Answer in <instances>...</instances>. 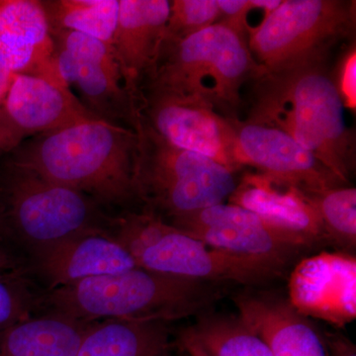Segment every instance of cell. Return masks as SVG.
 I'll list each match as a JSON object with an SVG mask.
<instances>
[{
  "instance_id": "17",
  "label": "cell",
  "mask_w": 356,
  "mask_h": 356,
  "mask_svg": "<svg viewBox=\"0 0 356 356\" xmlns=\"http://www.w3.org/2000/svg\"><path fill=\"white\" fill-rule=\"evenodd\" d=\"M233 301L236 317L266 341L273 356H327L323 334L285 297L245 290Z\"/></svg>"
},
{
  "instance_id": "12",
  "label": "cell",
  "mask_w": 356,
  "mask_h": 356,
  "mask_svg": "<svg viewBox=\"0 0 356 356\" xmlns=\"http://www.w3.org/2000/svg\"><path fill=\"white\" fill-rule=\"evenodd\" d=\"M96 118L69 86L43 77L13 74L0 110V153H11L27 138Z\"/></svg>"
},
{
  "instance_id": "27",
  "label": "cell",
  "mask_w": 356,
  "mask_h": 356,
  "mask_svg": "<svg viewBox=\"0 0 356 356\" xmlns=\"http://www.w3.org/2000/svg\"><path fill=\"white\" fill-rule=\"evenodd\" d=\"M337 88L341 92L344 105L355 108V50L353 48L343 60L341 77L336 79Z\"/></svg>"
},
{
  "instance_id": "14",
  "label": "cell",
  "mask_w": 356,
  "mask_h": 356,
  "mask_svg": "<svg viewBox=\"0 0 356 356\" xmlns=\"http://www.w3.org/2000/svg\"><path fill=\"white\" fill-rule=\"evenodd\" d=\"M287 300L302 316L341 329L356 318V259L321 252L300 259L290 273Z\"/></svg>"
},
{
  "instance_id": "10",
  "label": "cell",
  "mask_w": 356,
  "mask_h": 356,
  "mask_svg": "<svg viewBox=\"0 0 356 356\" xmlns=\"http://www.w3.org/2000/svg\"><path fill=\"white\" fill-rule=\"evenodd\" d=\"M170 225L211 248L285 268L300 254L317 247L305 236L277 228L252 211L232 203L196 211Z\"/></svg>"
},
{
  "instance_id": "18",
  "label": "cell",
  "mask_w": 356,
  "mask_h": 356,
  "mask_svg": "<svg viewBox=\"0 0 356 356\" xmlns=\"http://www.w3.org/2000/svg\"><path fill=\"white\" fill-rule=\"evenodd\" d=\"M168 0H119L112 48L129 92L139 105V90L158 57L170 16Z\"/></svg>"
},
{
  "instance_id": "31",
  "label": "cell",
  "mask_w": 356,
  "mask_h": 356,
  "mask_svg": "<svg viewBox=\"0 0 356 356\" xmlns=\"http://www.w3.org/2000/svg\"><path fill=\"white\" fill-rule=\"evenodd\" d=\"M175 348L180 350L182 356H205L197 346L191 341H186L184 337L177 336L175 339Z\"/></svg>"
},
{
  "instance_id": "19",
  "label": "cell",
  "mask_w": 356,
  "mask_h": 356,
  "mask_svg": "<svg viewBox=\"0 0 356 356\" xmlns=\"http://www.w3.org/2000/svg\"><path fill=\"white\" fill-rule=\"evenodd\" d=\"M229 201L277 228L305 236L316 245L329 243L322 222L305 194L261 172L245 175Z\"/></svg>"
},
{
  "instance_id": "30",
  "label": "cell",
  "mask_w": 356,
  "mask_h": 356,
  "mask_svg": "<svg viewBox=\"0 0 356 356\" xmlns=\"http://www.w3.org/2000/svg\"><path fill=\"white\" fill-rule=\"evenodd\" d=\"M13 76V74L10 70L6 69L3 65L0 64V110L3 106Z\"/></svg>"
},
{
  "instance_id": "13",
  "label": "cell",
  "mask_w": 356,
  "mask_h": 356,
  "mask_svg": "<svg viewBox=\"0 0 356 356\" xmlns=\"http://www.w3.org/2000/svg\"><path fill=\"white\" fill-rule=\"evenodd\" d=\"M109 229L79 234L28 254L25 261L30 278L42 290L50 291L138 267Z\"/></svg>"
},
{
  "instance_id": "29",
  "label": "cell",
  "mask_w": 356,
  "mask_h": 356,
  "mask_svg": "<svg viewBox=\"0 0 356 356\" xmlns=\"http://www.w3.org/2000/svg\"><path fill=\"white\" fill-rule=\"evenodd\" d=\"M327 356H356L355 343L339 332H325L323 334Z\"/></svg>"
},
{
  "instance_id": "1",
  "label": "cell",
  "mask_w": 356,
  "mask_h": 356,
  "mask_svg": "<svg viewBox=\"0 0 356 356\" xmlns=\"http://www.w3.org/2000/svg\"><path fill=\"white\" fill-rule=\"evenodd\" d=\"M245 121L286 134L346 184L355 172V133L329 63L280 72L250 81Z\"/></svg>"
},
{
  "instance_id": "25",
  "label": "cell",
  "mask_w": 356,
  "mask_h": 356,
  "mask_svg": "<svg viewBox=\"0 0 356 356\" xmlns=\"http://www.w3.org/2000/svg\"><path fill=\"white\" fill-rule=\"evenodd\" d=\"M166 24V40H181L221 20L217 0H172Z\"/></svg>"
},
{
  "instance_id": "23",
  "label": "cell",
  "mask_w": 356,
  "mask_h": 356,
  "mask_svg": "<svg viewBox=\"0 0 356 356\" xmlns=\"http://www.w3.org/2000/svg\"><path fill=\"white\" fill-rule=\"evenodd\" d=\"M51 33L88 35L112 47L119 14V0H43Z\"/></svg>"
},
{
  "instance_id": "20",
  "label": "cell",
  "mask_w": 356,
  "mask_h": 356,
  "mask_svg": "<svg viewBox=\"0 0 356 356\" xmlns=\"http://www.w3.org/2000/svg\"><path fill=\"white\" fill-rule=\"evenodd\" d=\"M170 323L104 320L93 323L76 356H172Z\"/></svg>"
},
{
  "instance_id": "9",
  "label": "cell",
  "mask_w": 356,
  "mask_h": 356,
  "mask_svg": "<svg viewBox=\"0 0 356 356\" xmlns=\"http://www.w3.org/2000/svg\"><path fill=\"white\" fill-rule=\"evenodd\" d=\"M58 74L79 90L81 103L97 118L133 129L139 117L138 103L129 92L112 47L72 31L51 33Z\"/></svg>"
},
{
  "instance_id": "26",
  "label": "cell",
  "mask_w": 356,
  "mask_h": 356,
  "mask_svg": "<svg viewBox=\"0 0 356 356\" xmlns=\"http://www.w3.org/2000/svg\"><path fill=\"white\" fill-rule=\"evenodd\" d=\"M42 289L29 277H0V332L37 316Z\"/></svg>"
},
{
  "instance_id": "11",
  "label": "cell",
  "mask_w": 356,
  "mask_h": 356,
  "mask_svg": "<svg viewBox=\"0 0 356 356\" xmlns=\"http://www.w3.org/2000/svg\"><path fill=\"white\" fill-rule=\"evenodd\" d=\"M139 109L147 123L173 146L206 156L236 173L245 168L234 120L197 98L144 92Z\"/></svg>"
},
{
  "instance_id": "22",
  "label": "cell",
  "mask_w": 356,
  "mask_h": 356,
  "mask_svg": "<svg viewBox=\"0 0 356 356\" xmlns=\"http://www.w3.org/2000/svg\"><path fill=\"white\" fill-rule=\"evenodd\" d=\"M178 336L205 356H273L270 348L238 317L207 312Z\"/></svg>"
},
{
  "instance_id": "32",
  "label": "cell",
  "mask_w": 356,
  "mask_h": 356,
  "mask_svg": "<svg viewBox=\"0 0 356 356\" xmlns=\"http://www.w3.org/2000/svg\"><path fill=\"white\" fill-rule=\"evenodd\" d=\"M0 245H3V247L11 248L14 252H16L14 250L11 243H9L8 238H7L6 229H4L3 222H2L1 216H0Z\"/></svg>"
},
{
  "instance_id": "7",
  "label": "cell",
  "mask_w": 356,
  "mask_h": 356,
  "mask_svg": "<svg viewBox=\"0 0 356 356\" xmlns=\"http://www.w3.org/2000/svg\"><path fill=\"white\" fill-rule=\"evenodd\" d=\"M135 185L142 210L170 224L225 203L235 191V173L212 159L173 146L139 114Z\"/></svg>"
},
{
  "instance_id": "24",
  "label": "cell",
  "mask_w": 356,
  "mask_h": 356,
  "mask_svg": "<svg viewBox=\"0 0 356 356\" xmlns=\"http://www.w3.org/2000/svg\"><path fill=\"white\" fill-rule=\"evenodd\" d=\"M313 206L330 245L350 252L356 245V189L353 185L304 193Z\"/></svg>"
},
{
  "instance_id": "3",
  "label": "cell",
  "mask_w": 356,
  "mask_h": 356,
  "mask_svg": "<svg viewBox=\"0 0 356 356\" xmlns=\"http://www.w3.org/2000/svg\"><path fill=\"white\" fill-rule=\"evenodd\" d=\"M228 285L136 267L42 290L37 316L58 315L88 324L104 320L172 323L210 312L226 296Z\"/></svg>"
},
{
  "instance_id": "2",
  "label": "cell",
  "mask_w": 356,
  "mask_h": 356,
  "mask_svg": "<svg viewBox=\"0 0 356 356\" xmlns=\"http://www.w3.org/2000/svg\"><path fill=\"white\" fill-rule=\"evenodd\" d=\"M137 142L134 129L96 118L37 136L7 154L47 179L86 194L111 214L140 205Z\"/></svg>"
},
{
  "instance_id": "5",
  "label": "cell",
  "mask_w": 356,
  "mask_h": 356,
  "mask_svg": "<svg viewBox=\"0 0 356 356\" xmlns=\"http://www.w3.org/2000/svg\"><path fill=\"white\" fill-rule=\"evenodd\" d=\"M0 216L9 243L25 259L70 236L109 229L114 215L7 156L0 163Z\"/></svg>"
},
{
  "instance_id": "4",
  "label": "cell",
  "mask_w": 356,
  "mask_h": 356,
  "mask_svg": "<svg viewBox=\"0 0 356 356\" xmlns=\"http://www.w3.org/2000/svg\"><path fill=\"white\" fill-rule=\"evenodd\" d=\"M264 70L254 60L248 35L225 22L181 40H163L140 93L197 98L222 116L240 119L242 88Z\"/></svg>"
},
{
  "instance_id": "15",
  "label": "cell",
  "mask_w": 356,
  "mask_h": 356,
  "mask_svg": "<svg viewBox=\"0 0 356 356\" xmlns=\"http://www.w3.org/2000/svg\"><path fill=\"white\" fill-rule=\"evenodd\" d=\"M238 151L245 165L303 193L346 184L292 138L276 129L242 119L234 120Z\"/></svg>"
},
{
  "instance_id": "21",
  "label": "cell",
  "mask_w": 356,
  "mask_h": 356,
  "mask_svg": "<svg viewBox=\"0 0 356 356\" xmlns=\"http://www.w3.org/2000/svg\"><path fill=\"white\" fill-rule=\"evenodd\" d=\"M93 323L38 315L0 332V356H76Z\"/></svg>"
},
{
  "instance_id": "28",
  "label": "cell",
  "mask_w": 356,
  "mask_h": 356,
  "mask_svg": "<svg viewBox=\"0 0 356 356\" xmlns=\"http://www.w3.org/2000/svg\"><path fill=\"white\" fill-rule=\"evenodd\" d=\"M29 276L24 257L11 248L0 245V277Z\"/></svg>"
},
{
  "instance_id": "16",
  "label": "cell",
  "mask_w": 356,
  "mask_h": 356,
  "mask_svg": "<svg viewBox=\"0 0 356 356\" xmlns=\"http://www.w3.org/2000/svg\"><path fill=\"white\" fill-rule=\"evenodd\" d=\"M0 64L13 74L67 86L58 74L55 41L38 0H0Z\"/></svg>"
},
{
  "instance_id": "6",
  "label": "cell",
  "mask_w": 356,
  "mask_h": 356,
  "mask_svg": "<svg viewBox=\"0 0 356 356\" xmlns=\"http://www.w3.org/2000/svg\"><path fill=\"white\" fill-rule=\"evenodd\" d=\"M110 232L138 267L168 275L257 287L287 270L273 262L211 248L144 210L114 215Z\"/></svg>"
},
{
  "instance_id": "33",
  "label": "cell",
  "mask_w": 356,
  "mask_h": 356,
  "mask_svg": "<svg viewBox=\"0 0 356 356\" xmlns=\"http://www.w3.org/2000/svg\"><path fill=\"white\" fill-rule=\"evenodd\" d=\"M0 156H2V154L1 153H0Z\"/></svg>"
},
{
  "instance_id": "8",
  "label": "cell",
  "mask_w": 356,
  "mask_h": 356,
  "mask_svg": "<svg viewBox=\"0 0 356 356\" xmlns=\"http://www.w3.org/2000/svg\"><path fill=\"white\" fill-rule=\"evenodd\" d=\"M355 1L287 0L248 26V48L264 72L325 64L337 44L355 36Z\"/></svg>"
}]
</instances>
